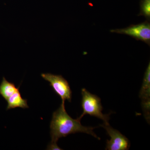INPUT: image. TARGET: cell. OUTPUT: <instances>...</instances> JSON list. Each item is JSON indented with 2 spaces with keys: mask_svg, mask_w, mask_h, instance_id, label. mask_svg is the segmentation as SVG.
Here are the masks:
<instances>
[{
  "mask_svg": "<svg viewBox=\"0 0 150 150\" xmlns=\"http://www.w3.org/2000/svg\"><path fill=\"white\" fill-rule=\"evenodd\" d=\"M96 128L83 126L81 124V120L78 118L73 119L68 115L65 109V104L62 103L60 107L53 113L50 124L51 142L47 149L61 150L57 144L58 140L69 134L77 133L90 134L100 140V138L93 131Z\"/></svg>",
  "mask_w": 150,
  "mask_h": 150,
  "instance_id": "obj_1",
  "label": "cell"
},
{
  "mask_svg": "<svg viewBox=\"0 0 150 150\" xmlns=\"http://www.w3.org/2000/svg\"><path fill=\"white\" fill-rule=\"evenodd\" d=\"M81 94V106L83 112L78 118L81 120L84 115L88 114L101 119L105 124H109V115L102 113L103 107L100 98L89 92L85 88L82 89Z\"/></svg>",
  "mask_w": 150,
  "mask_h": 150,
  "instance_id": "obj_2",
  "label": "cell"
},
{
  "mask_svg": "<svg viewBox=\"0 0 150 150\" xmlns=\"http://www.w3.org/2000/svg\"><path fill=\"white\" fill-rule=\"evenodd\" d=\"M41 76L50 83V85L55 93L61 97L62 104H65L66 100L69 102L71 101L72 91L69 84L62 76L47 73L42 74Z\"/></svg>",
  "mask_w": 150,
  "mask_h": 150,
  "instance_id": "obj_3",
  "label": "cell"
},
{
  "mask_svg": "<svg viewBox=\"0 0 150 150\" xmlns=\"http://www.w3.org/2000/svg\"><path fill=\"white\" fill-rule=\"evenodd\" d=\"M110 32L129 35L137 40L150 45V23L149 21L137 25H131L122 29L111 30Z\"/></svg>",
  "mask_w": 150,
  "mask_h": 150,
  "instance_id": "obj_4",
  "label": "cell"
},
{
  "mask_svg": "<svg viewBox=\"0 0 150 150\" xmlns=\"http://www.w3.org/2000/svg\"><path fill=\"white\" fill-rule=\"evenodd\" d=\"M100 126L103 127L110 137L107 140L105 149L106 150H128L130 147L129 140L119 131L112 128L109 124L103 123Z\"/></svg>",
  "mask_w": 150,
  "mask_h": 150,
  "instance_id": "obj_5",
  "label": "cell"
},
{
  "mask_svg": "<svg viewBox=\"0 0 150 150\" xmlns=\"http://www.w3.org/2000/svg\"><path fill=\"white\" fill-rule=\"evenodd\" d=\"M150 63L145 72L139 97L142 100V106L146 120L150 118Z\"/></svg>",
  "mask_w": 150,
  "mask_h": 150,
  "instance_id": "obj_6",
  "label": "cell"
},
{
  "mask_svg": "<svg viewBox=\"0 0 150 150\" xmlns=\"http://www.w3.org/2000/svg\"><path fill=\"white\" fill-rule=\"evenodd\" d=\"M7 101V106L6 110L13 109L16 108H21L23 109L28 108V105L27 100L22 98L19 91V88L17 91L10 97Z\"/></svg>",
  "mask_w": 150,
  "mask_h": 150,
  "instance_id": "obj_7",
  "label": "cell"
},
{
  "mask_svg": "<svg viewBox=\"0 0 150 150\" xmlns=\"http://www.w3.org/2000/svg\"><path fill=\"white\" fill-rule=\"evenodd\" d=\"M19 88V86L16 88L15 84L7 81L4 77L0 84V95L7 100Z\"/></svg>",
  "mask_w": 150,
  "mask_h": 150,
  "instance_id": "obj_8",
  "label": "cell"
},
{
  "mask_svg": "<svg viewBox=\"0 0 150 150\" xmlns=\"http://www.w3.org/2000/svg\"><path fill=\"white\" fill-rule=\"evenodd\" d=\"M139 16H144L148 21L150 19V0H142L141 4V12Z\"/></svg>",
  "mask_w": 150,
  "mask_h": 150,
  "instance_id": "obj_9",
  "label": "cell"
}]
</instances>
